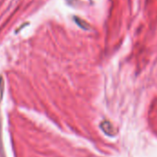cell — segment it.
<instances>
[{
  "label": "cell",
  "instance_id": "6da1fadb",
  "mask_svg": "<svg viewBox=\"0 0 157 157\" xmlns=\"http://www.w3.org/2000/svg\"><path fill=\"white\" fill-rule=\"evenodd\" d=\"M3 94L0 93V102L2 100ZM0 157L6 156V152H5V147H4V143H3V134H2V119L0 116Z\"/></svg>",
  "mask_w": 157,
  "mask_h": 157
},
{
  "label": "cell",
  "instance_id": "7a4b0ae2",
  "mask_svg": "<svg viewBox=\"0 0 157 157\" xmlns=\"http://www.w3.org/2000/svg\"><path fill=\"white\" fill-rule=\"evenodd\" d=\"M101 129L104 130L105 133H107L109 136H113V127L111 126V124L108 121H105L101 124Z\"/></svg>",
  "mask_w": 157,
  "mask_h": 157
}]
</instances>
